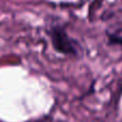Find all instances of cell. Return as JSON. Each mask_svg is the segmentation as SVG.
Masks as SVG:
<instances>
[{"label": "cell", "mask_w": 122, "mask_h": 122, "mask_svg": "<svg viewBox=\"0 0 122 122\" xmlns=\"http://www.w3.org/2000/svg\"><path fill=\"white\" fill-rule=\"evenodd\" d=\"M51 39L53 48L57 53L73 58H80L82 56V47L77 40L71 38L63 25H51L46 30Z\"/></svg>", "instance_id": "cell-1"}, {"label": "cell", "mask_w": 122, "mask_h": 122, "mask_svg": "<svg viewBox=\"0 0 122 122\" xmlns=\"http://www.w3.org/2000/svg\"><path fill=\"white\" fill-rule=\"evenodd\" d=\"M107 44L110 46H122V21H116L105 29Z\"/></svg>", "instance_id": "cell-2"}, {"label": "cell", "mask_w": 122, "mask_h": 122, "mask_svg": "<svg viewBox=\"0 0 122 122\" xmlns=\"http://www.w3.org/2000/svg\"><path fill=\"white\" fill-rule=\"evenodd\" d=\"M120 122H122V118H121V120H120Z\"/></svg>", "instance_id": "cell-3"}]
</instances>
